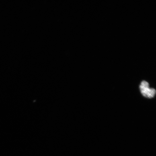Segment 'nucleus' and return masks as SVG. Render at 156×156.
<instances>
[{
	"mask_svg": "<svg viewBox=\"0 0 156 156\" xmlns=\"http://www.w3.org/2000/svg\"><path fill=\"white\" fill-rule=\"evenodd\" d=\"M141 85L144 87H149V83L145 81H142Z\"/></svg>",
	"mask_w": 156,
	"mask_h": 156,
	"instance_id": "obj_2",
	"label": "nucleus"
},
{
	"mask_svg": "<svg viewBox=\"0 0 156 156\" xmlns=\"http://www.w3.org/2000/svg\"><path fill=\"white\" fill-rule=\"evenodd\" d=\"M155 93L156 91L154 89H151V90H150L149 96H148V98H153L154 96Z\"/></svg>",
	"mask_w": 156,
	"mask_h": 156,
	"instance_id": "obj_1",
	"label": "nucleus"
}]
</instances>
